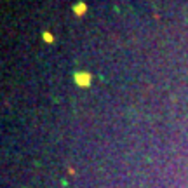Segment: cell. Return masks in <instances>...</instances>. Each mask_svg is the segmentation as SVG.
Wrapping results in <instances>:
<instances>
[{
    "label": "cell",
    "mask_w": 188,
    "mask_h": 188,
    "mask_svg": "<svg viewBox=\"0 0 188 188\" xmlns=\"http://www.w3.org/2000/svg\"><path fill=\"white\" fill-rule=\"evenodd\" d=\"M44 38H45L47 42H52V35L51 33H44Z\"/></svg>",
    "instance_id": "3957f363"
},
{
    "label": "cell",
    "mask_w": 188,
    "mask_h": 188,
    "mask_svg": "<svg viewBox=\"0 0 188 188\" xmlns=\"http://www.w3.org/2000/svg\"><path fill=\"white\" fill-rule=\"evenodd\" d=\"M91 78H93V77L85 72H78L75 75V80H77L78 85H89V84H91Z\"/></svg>",
    "instance_id": "6da1fadb"
},
{
    "label": "cell",
    "mask_w": 188,
    "mask_h": 188,
    "mask_svg": "<svg viewBox=\"0 0 188 188\" xmlns=\"http://www.w3.org/2000/svg\"><path fill=\"white\" fill-rule=\"evenodd\" d=\"M84 10H85V4H78V5H75V12H77V16H82Z\"/></svg>",
    "instance_id": "7a4b0ae2"
}]
</instances>
